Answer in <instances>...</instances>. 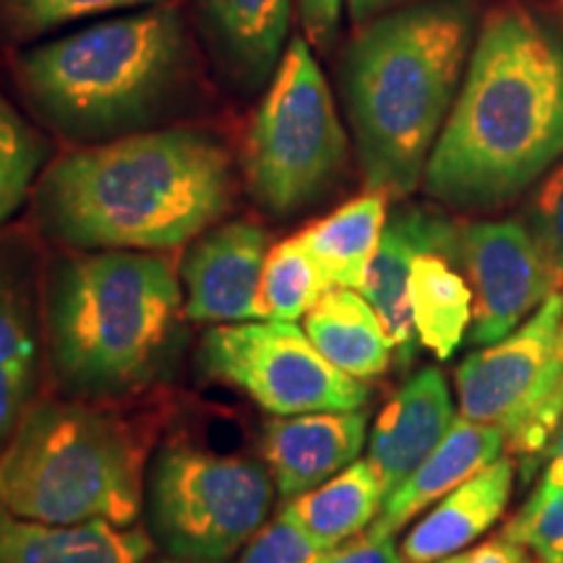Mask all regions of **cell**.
I'll return each mask as SVG.
<instances>
[{
    "label": "cell",
    "mask_w": 563,
    "mask_h": 563,
    "mask_svg": "<svg viewBox=\"0 0 563 563\" xmlns=\"http://www.w3.org/2000/svg\"><path fill=\"white\" fill-rule=\"evenodd\" d=\"M563 157V32L501 9L475 37L422 186L456 209H493Z\"/></svg>",
    "instance_id": "obj_1"
},
{
    "label": "cell",
    "mask_w": 563,
    "mask_h": 563,
    "mask_svg": "<svg viewBox=\"0 0 563 563\" xmlns=\"http://www.w3.org/2000/svg\"><path fill=\"white\" fill-rule=\"evenodd\" d=\"M230 203V154L196 129L125 133L70 152L47 167L34 199L42 230L84 251L178 249Z\"/></svg>",
    "instance_id": "obj_2"
},
{
    "label": "cell",
    "mask_w": 563,
    "mask_h": 563,
    "mask_svg": "<svg viewBox=\"0 0 563 563\" xmlns=\"http://www.w3.org/2000/svg\"><path fill=\"white\" fill-rule=\"evenodd\" d=\"M473 42L470 0H420L361 24L340 76L368 191L407 196L418 188Z\"/></svg>",
    "instance_id": "obj_3"
},
{
    "label": "cell",
    "mask_w": 563,
    "mask_h": 563,
    "mask_svg": "<svg viewBox=\"0 0 563 563\" xmlns=\"http://www.w3.org/2000/svg\"><path fill=\"white\" fill-rule=\"evenodd\" d=\"M183 302L173 264L152 251L63 258L45 282V334L60 384L84 397L139 389L165 361Z\"/></svg>",
    "instance_id": "obj_4"
},
{
    "label": "cell",
    "mask_w": 563,
    "mask_h": 563,
    "mask_svg": "<svg viewBox=\"0 0 563 563\" xmlns=\"http://www.w3.org/2000/svg\"><path fill=\"white\" fill-rule=\"evenodd\" d=\"M183 21L167 5L91 24L19 58L21 89L70 139H110L146 123L178 84Z\"/></svg>",
    "instance_id": "obj_5"
},
{
    "label": "cell",
    "mask_w": 563,
    "mask_h": 563,
    "mask_svg": "<svg viewBox=\"0 0 563 563\" xmlns=\"http://www.w3.org/2000/svg\"><path fill=\"white\" fill-rule=\"evenodd\" d=\"M0 506L34 522L131 527L141 511L136 446L87 405L26 407L0 449Z\"/></svg>",
    "instance_id": "obj_6"
},
{
    "label": "cell",
    "mask_w": 563,
    "mask_h": 563,
    "mask_svg": "<svg viewBox=\"0 0 563 563\" xmlns=\"http://www.w3.org/2000/svg\"><path fill=\"white\" fill-rule=\"evenodd\" d=\"M347 159L332 89L313 58L311 42L295 37L274 68V79L245 141L251 194L277 217L319 201Z\"/></svg>",
    "instance_id": "obj_7"
},
{
    "label": "cell",
    "mask_w": 563,
    "mask_h": 563,
    "mask_svg": "<svg viewBox=\"0 0 563 563\" xmlns=\"http://www.w3.org/2000/svg\"><path fill=\"white\" fill-rule=\"evenodd\" d=\"M274 498L269 470L196 446L162 449L146 506L157 543L186 561H224L262 530Z\"/></svg>",
    "instance_id": "obj_8"
},
{
    "label": "cell",
    "mask_w": 563,
    "mask_h": 563,
    "mask_svg": "<svg viewBox=\"0 0 563 563\" xmlns=\"http://www.w3.org/2000/svg\"><path fill=\"white\" fill-rule=\"evenodd\" d=\"M563 292L504 340L485 344L460 363L456 397L462 418L496 426L511 454H543L563 420Z\"/></svg>",
    "instance_id": "obj_9"
},
{
    "label": "cell",
    "mask_w": 563,
    "mask_h": 563,
    "mask_svg": "<svg viewBox=\"0 0 563 563\" xmlns=\"http://www.w3.org/2000/svg\"><path fill=\"white\" fill-rule=\"evenodd\" d=\"M199 365L272 415L361 410L368 386L334 368L295 321L220 323L203 336Z\"/></svg>",
    "instance_id": "obj_10"
},
{
    "label": "cell",
    "mask_w": 563,
    "mask_h": 563,
    "mask_svg": "<svg viewBox=\"0 0 563 563\" xmlns=\"http://www.w3.org/2000/svg\"><path fill=\"white\" fill-rule=\"evenodd\" d=\"M454 262L462 264L473 290L470 340L475 344L509 336L555 292L543 253L517 220L462 224Z\"/></svg>",
    "instance_id": "obj_11"
},
{
    "label": "cell",
    "mask_w": 563,
    "mask_h": 563,
    "mask_svg": "<svg viewBox=\"0 0 563 563\" xmlns=\"http://www.w3.org/2000/svg\"><path fill=\"white\" fill-rule=\"evenodd\" d=\"M269 235L253 222L211 228L194 243L180 266L191 321L243 323L266 319L262 300Z\"/></svg>",
    "instance_id": "obj_12"
},
{
    "label": "cell",
    "mask_w": 563,
    "mask_h": 563,
    "mask_svg": "<svg viewBox=\"0 0 563 563\" xmlns=\"http://www.w3.org/2000/svg\"><path fill=\"white\" fill-rule=\"evenodd\" d=\"M460 224L422 207L394 211L386 220L382 243L373 253L361 292L382 319L394 347L397 365L412 363L418 334L410 311V272L415 256L422 251H449L454 256Z\"/></svg>",
    "instance_id": "obj_13"
},
{
    "label": "cell",
    "mask_w": 563,
    "mask_h": 563,
    "mask_svg": "<svg viewBox=\"0 0 563 563\" xmlns=\"http://www.w3.org/2000/svg\"><path fill=\"white\" fill-rule=\"evenodd\" d=\"M363 410L277 415L262 433V454L285 501L357 462L365 446Z\"/></svg>",
    "instance_id": "obj_14"
},
{
    "label": "cell",
    "mask_w": 563,
    "mask_h": 563,
    "mask_svg": "<svg viewBox=\"0 0 563 563\" xmlns=\"http://www.w3.org/2000/svg\"><path fill=\"white\" fill-rule=\"evenodd\" d=\"M454 420L452 391L433 365L420 368L394 391L368 439V462L386 496L435 452Z\"/></svg>",
    "instance_id": "obj_15"
},
{
    "label": "cell",
    "mask_w": 563,
    "mask_h": 563,
    "mask_svg": "<svg viewBox=\"0 0 563 563\" xmlns=\"http://www.w3.org/2000/svg\"><path fill=\"white\" fill-rule=\"evenodd\" d=\"M506 452V433L496 426H481L467 418H456L435 452L420 464L386 501L373 519L371 534L394 538L422 509L441 501L456 485L481 473Z\"/></svg>",
    "instance_id": "obj_16"
},
{
    "label": "cell",
    "mask_w": 563,
    "mask_h": 563,
    "mask_svg": "<svg viewBox=\"0 0 563 563\" xmlns=\"http://www.w3.org/2000/svg\"><path fill=\"white\" fill-rule=\"evenodd\" d=\"M514 473L517 464L511 456H501L435 501L405 538L399 551L402 563H433L473 545L504 517L514 490Z\"/></svg>",
    "instance_id": "obj_17"
},
{
    "label": "cell",
    "mask_w": 563,
    "mask_h": 563,
    "mask_svg": "<svg viewBox=\"0 0 563 563\" xmlns=\"http://www.w3.org/2000/svg\"><path fill=\"white\" fill-rule=\"evenodd\" d=\"M152 540L112 522H34L0 506V563H144Z\"/></svg>",
    "instance_id": "obj_18"
},
{
    "label": "cell",
    "mask_w": 563,
    "mask_h": 563,
    "mask_svg": "<svg viewBox=\"0 0 563 563\" xmlns=\"http://www.w3.org/2000/svg\"><path fill=\"white\" fill-rule=\"evenodd\" d=\"M306 334L334 368L361 382L382 376L394 361L389 334L361 290L329 287L306 313Z\"/></svg>",
    "instance_id": "obj_19"
},
{
    "label": "cell",
    "mask_w": 563,
    "mask_h": 563,
    "mask_svg": "<svg viewBox=\"0 0 563 563\" xmlns=\"http://www.w3.org/2000/svg\"><path fill=\"white\" fill-rule=\"evenodd\" d=\"M386 207L389 196L368 191L295 235L329 285L361 290L373 253L382 243L386 217H389Z\"/></svg>",
    "instance_id": "obj_20"
},
{
    "label": "cell",
    "mask_w": 563,
    "mask_h": 563,
    "mask_svg": "<svg viewBox=\"0 0 563 563\" xmlns=\"http://www.w3.org/2000/svg\"><path fill=\"white\" fill-rule=\"evenodd\" d=\"M384 498V485L365 460L352 462L327 483L290 498L282 506V514L311 534L316 543L332 551L373 525Z\"/></svg>",
    "instance_id": "obj_21"
},
{
    "label": "cell",
    "mask_w": 563,
    "mask_h": 563,
    "mask_svg": "<svg viewBox=\"0 0 563 563\" xmlns=\"http://www.w3.org/2000/svg\"><path fill=\"white\" fill-rule=\"evenodd\" d=\"M449 251H422L410 272L412 327L422 347L449 361L473 327V290Z\"/></svg>",
    "instance_id": "obj_22"
},
{
    "label": "cell",
    "mask_w": 563,
    "mask_h": 563,
    "mask_svg": "<svg viewBox=\"0 0 563 563\" xmlns=\"http://www.w3.org/2000/svg\"><path fill=\"white\" fill-rule=\"evenodd\" d=\"M224 58L256 84L279 66L290 32L292 0H199Z\"/></svg>",
    "instance_id": "obj_23"
},
{
    "label": "cell",
    "mask_w": 563,
    "mask_h": 563,
    "mask_svg": "<svg viewBox=\"0 0 563 563\" xmlns=\"http://www.w3.org/2000/svg\"><path fill=\"white\" fill-rule=\"evenodd\" d=\"M37 361V311L30 264L0 245V365L32 373Z\"/></svg>",
    "instance_id": "obj_24"
},
{
    "label": "cell",
    "mask_w": 563,
    "mask_h": 563,
    "mask_svg": "<svg viewBox=\"0 0 563 563\" xmlns=\"http://www.w3.org/2000/svg\"><path fill=\"white\" fill-rule=\"evenodd\" d=\"M329 282L298 238L282 241L269 249L264 264L262 300L266 319L298 321L306 316L321 295L329 290Z\"/></svg>",
    "instance_id": "obj_25"
},
{
    "label": "cell",
    "mask_w": 563,
    "mask_h": 563,
    "mask_svg": "<svg viewBox=\"0 0 563 563\" xmlns=\"http://www.w3.org/2000/svg\"><path fill=\"white\" fill-rule=\"evenodd\" d=\"M45 154L37 131L0 97V224L26 199Z\"/></svg>",
    "instance_id": "obj_26"
},
{
    "label": "cell",
    "mask_w": 563,
    "mask_h": 563,
    "mask_svg": "<svg viewBox=\"0 0 563 563\" xmlns=\"http://www.w3.org/2000/svg\"><path fill=\"white\" fill-rule=\"evenodd\" d=\"M154 3L162 0H0V21L16 37H32L70 21Z\"/></svg>",
    "instance_id": "obj_27"
},
{
    "label": "cell",
    "mask_w": 563,
    "mask_h": 563,
    "mask_svg": "<svg viewBox=\"0 0 563 563\" xmlns=\"http://www.w3.org/2000/svg\"><path fill=\"white\" fill-rule=\"evenodd\" d=\"M527 230L543 253L553 290L563 292V159L534 191L527 209Z\"/></svg>",
    "instance_id": "obj_28"
},
{
    "label": "cell",
    "mask_w": 563,
    "mask_h": 563,
    "mask_svg": "<svg viewBox=\"0 0 563 563\" xmlns=\"http://www.w3.org/2000/svg\"><path fill=\"white\" fill-rule=\"evenodd\" d=\"M504 538L522 543L540 563H563V490L525 504L504 527Z\"/></svg>",
    "instance_id": "obj_29"
},
{
    "label": "cell",
    "mask_w": 563,
    "mask_h": 563,
    "mask_svg": "<svg viewBox=\"0 0 563 563\" xmlns=\"http://www.w3.org/2000/svg\"><path fill=\"white\" fill-rule=\"evenodd\" d=\"M327 553V548L300 530L292 519H287L279 511L274 522L264 525L253 538L245 543V551L238 563H313L319 555Z\"/></svg>",
    "instance_id": "obj_30"
},
{
    "label": "cell",
    "mask_w": 563,
    "mask_h": 563,
    "mask_svg": "<svg viewBox=\"0 0 563 563\" xmlns=\"http://www.w3.org/2000/svg\"><path fill=\"white\" fill-rule=\"evenodd\" d=\"M313 563H402L394 538H376L365 532L363 538L350 540L319 555Z\"/></svg>",
    "instance_id": "obj_31"
},
{
    "label": "cell",
    "mask_w": 563,
    "mask_h": 563,
    "mask_svg": "<svg viewBox=\"0 0 563 563\" xmlns=\"http://www.w3.org/2000/svg\"><path fill=\"white\" fill-rule=\"evenodd\" d=\"M32 373L13 371L0 365V449L11 439L13 428L26 410V397H30Z\"/></svg>",
    "instance_id": "obj_32"
},
{
    "label": "cell",
    "mask_w": 563,
    "mask_h": 563,
    "mask_svg": "<svg viewBox=\"0 0 563 563\" xmlns=\"http://www.w3.org/2000/svg\"><path fill=\"white\" fill-rule=\"evenodd\" d=\"M344 0H298V13L308 42L316 47L332 45L342 21Z\"/></svg>",
    "instance_id": "obj_33"
},
{
    "label": "cell",
    "mask_w": 563,
    "mask_h": 563,
    "mask_svg": "<svg viewBox=\"0 0 563 563\" xmlns=\"http://www.w3.org/2000/svg\"><path fill=\"white\" fill-rule=\"evenodd\" d=\"M460 563H534L522 543H514L509 538H490L473 551L456 553Z\"/></svg>",
    "instance_id": "obj_34"
},
{
    "label": "cell",
    "mask_w": 563,
    "mask_h": 563,
    "mask_svg": "<svg viewBox=\"0 0 563 563\" xmlns=\"http://www.w3.org/2000/svg\"><path fill=\"white\" fill-rule=\"evenodd\" d=\"M559 490H563V420L553 435L551 449H548V462L543 475H540V483L534 485L532 496L525 504H540Z\"/></svg>",
    "instance_id": "obj_35"
},
{
    "label": "cell",
    "mask_w": 563,
    "mask_h": 563,
    "mask_svg": "<svg viewBox=\"0 0 563 563\" xmlns=\"http://www.w3.org/2000/svg\"><path fill=\"white\" fill-rule=\"evenodd\" d=\"M407 3H412V0H347V11H350V19L361 26L365 21L382 16V13L394 11Z\"/></svg>",
    "instance_id": "obj_36"
},
{
    "label": "cell",
    "mask_w": 563,
    "mask_h": 563,
    "mask_svg": "<svg viewBox=\"0 0 563 563\" xmlns=\"http://www.w3.org/2000/svg\"><path fill=\"white\" fill-rule=\"evenodd\" d=\"M150 563H222V561H186V559H157V561H150Z\"/></svg>",
    "instance_id": "obj_37"
},
{
    "label": "cell",
    "mask_w": 563,
    "mask_h": 563,
    "mask_svg": "<svg viewBox=\"0 0 563 563\" xmlns=\"http://www.w3.org/2000/svg\"><path fill=\"white\" fill-rule=\"evenodd\" d=\"M433 563H460V561H456V555H449V559H441V561H433Z\"/></svg>",
    "instance_id": "obj_38"
},
{
    "label": "cell",
    "mask_w": 563,
    "mask_h": 563,
    "mask_svg": "<svg viewBox=\"0 0 563 563\" xmlns=\"http://www.w3.org/2000/svg\"><path fill=\"white\" fill-rule=\"evenodd\" d=\"M561 361H563V332H561Z\"/></svg>",
    "instance_id": "obj_39"
}]
</instances>
